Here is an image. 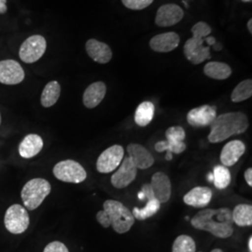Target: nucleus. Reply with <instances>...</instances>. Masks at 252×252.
<instances>
[{
	"label": "nucleus",
	"instance_id": "9b49d317",
	"mask_svg": "<svg viewBox=\"0 0 252 252\" xmlns=\"http://www.w3.org/2000/svg\"><path fill=\"white\" fill-rule=\"evenodd\" d=\"M136 175L137 168L135 167L131 158L128 156L124 158L117 168V171L111 176V184L114 186V188L124 189L135 180Z\"/></svg>",
	"mask_w": 252,
	"mask_h": 252
},
{
	"label": "nucleus",
	"instance_id": "c756f323",
	"mask_svg": "<svg viewBox=\"0 0 252 252\" xmlns=\"http://www.w3.org/2000/svg\"><path fill=\"white\" fill-rule=\"evenodd\" d=\"M196 245L194 240L186 234H181L173 243L172 252H195Z\"/></svg>",
	"mask_w": 252,
	"mask_h": 252
},
{
	"label": "nucleus",
	"instance_id": "ddd939ff",
	"mask_svg": "<svg viewBox=\"0 0 252 252\" xmlns=\"http://www.w3.org/2000/svg\"><path fill=\"white\" fill-rule=\"evenodd\" d=\"M184 17V11L179 5L165 4L157 10L155 24L160 27H173Z\"/></svg>",
	"mask_w": 252,
	"mask_h": 252
},
{
	"label": "nucleus",
	"instance_id": "bb28decb",
	"mask_svg": "<svg viewBox=\"0 0 252 252\" xmlns=\"http://www.w3.org/2000/svg\"><path fill=\"white\" fill-rule=\"evenodd\" d=\"M154 105L150 101H144L135 109V124L140 127L149 126L154 115Z\"/></svg>",
	"mask_w": 252,
	"mask_h": 252
},
{
	"label": "nucleus",
	"instance_id": "58836bf2",
	"mask_svg": "<svg viewBox=\"0 0 252 252\" xmlns=\"http://www.w3.org/2000/svg\"><path fill=\"white\" fill-rule=\"evenodd\" d=\"M248 246H249V251H250V252H252V236H250V238H249Z\"/></svg>",
	"mask_w": 252,
	"mask_h": 252
},
{
	"label": "nucleus",
	"instance_id": "c9c22d12",
	"mask_svg": "<svg viewBox=\"0 0 252 252\" xmlns=\"http://www.w3.org/2000/svg\"><path fill=\"white\" fill-rule=\"evenodd\" d=\"M7 10V0H0V14H5Z\"/></svg>",
	"mask_w": 252,
	"mask_h": 252
},
{
	"label": "nucleus",
	"instance_id": "2f4dec72",
	"mask_svg": "<svg viewBox=\"0 0 252 252\" xmlns=\"http://www.w3.org/2000/svg\"><path fill=\"white\" fill-rule=\"evenodd\" d=\"M211 27L207 25L205 22H198L193 27H191V33L192 35L204 36L207 37L211 34Z\"/></svg>",
	"mask_w": 252,
	"mask_h": 252
},
{
	"label": "nucleus",
	"instance_id": "37998d69",
	"mask_svg": "<svg viewBox=\"0 0 252 252\" xmlns=\"http://www.w3.org/2000/svg\"><path fill=\"white\" fill-rule=\"evenodd\" d=\"M211 252H223L221 250H220V249H215V250H213Z\"/></svg>",
	"mask_w": 252,
	"mask_h": 252
},
{
	"label": "nucleus",
	"instance_id": "f257e3e1",
	"mask_svg": "<svg viewBox=\"0 0 252 252\" xmlns=\"http://www.w3.org/2000/svg\"><path fill=\"white\" fill-rule=\"evenodd\" d=\"M233 223L232 210L228 207L200 210L190 220L193 228L207 231L219 238H229L233 235Z\"/></svg>",
	"mask_w": 252,
	"mask_h": 252
},
{
	"label": "nucleus",
	"instance_id": "79ce46f5",
	"mask_svg": "<svg viewBox=\"0 0 252 252\" xmlns=\"http://www.w3.org/2000/svg\"><path fill=\"white\" fill-rule=\"evenodd\" d=\"M208 180H209V181H212V180H213V176H212V174H209V175H208Z\"/></svg>",
	"mask_w": 252,
	"mask_h": 252
},
{
	"label": "nucleus",
	"instance_id": "39448f33",
	"mask_svg": "<svg viewBox=\"0 0 252 252\" xmlns=\"http://www.w3.org/2000/svg\"><path fill=\"white\" fill-rule=\"evenodd\" d=\"M54 177L68 183H81L86 180L87 173L81 163L74 160L57 162L54 167Z\"/></svg>",
	"mask_w": 252,
	"mask_h": 252
},
{
	"label": "nucleus",
	"instance_id": "393cba45",
	"mask_svg": "<svg viewBox=\"0 0 252 252\" xmlns=\"http://www.w3.org/2000/svg\"><path fill=\"white\" fill-rule=\"evenodd\" d=\"M61 94V86L59 82L52 81L46 84L44 89L42 91L40 103L44 108H51L56 104Z\"/></svg>",
	"mask_w": 252,
	"mask_h": 252
},
{
	"label": "nucleus",
	"instance_id": "72a5a7b5",
	"mask_svg": "<svg viewBox=\"0 0 252 252\" xmlns=\"http://www.w3.org/2000/svg\"><path fill=\"white\" fill-rule=\"evenodd\" d=\"M96 220L98 221L100 225L103 226L104 228H108L110 226L109 219H108V215L106 214V212L104 210H100L97 212Z\"/></svg>",
	"mask_w": 252,
	"mask_h": 252
},
{
	"label": "nucleus",
	"instance_id": "7ed1b4c3",
	"mask_svg": "<svg viewBox=\"0 0 252 252\" xmlns=\"http://www.w3.org/2000/svg\"><path fill=\"white\" fill-rule=\"evenodd\" d=\"M103 207L109 219L110 226L117 234H126L131 230L135 223V218L132 211L123 203L116 200H107Z\"/></svg>",
	"mask_w": 252,
	"mask_h": 252
},
{
	"label": "nucleus",
	"instance_id": "b1692460",
	"mask_svg": "<svg viewBox=\"0 0 252 252\" xmlns=\"http://www.w3.org/2000/svg\"><path fill=\"white\" fill-rule=\"evenodd\" d=\"M204 73L208 78L218 81H223L232 75V68L225 63L209 62L205 65Z\"/></svg>",
	"mask_w": 252,
	"mask_h": 252
},
{
	"label": "nucleus",
	"instance_id": "5701e85b",
	"mask_svg": "<svg viewBox=\"0 0 252 252\" xmlns=\"http://www.w3.org/2000/svg\"><path fill=\"white\" fill-rule=\"evenodd\" d=\"M43 148L41 136L36 134L27 135L19 145V153L25 159H30L36 156Z\"/></svg>",
	"mask_w": 252,
	"mask_h": 252
},
{
	"label": "nucleus",
	"instance_id": "cd10ccee",
	"mask_svg": "<svg viewBox=\"0 0 252 252\" xmlns=\"http://www.w3.org/2000/svg\"><path fill=\"white\" fill-rule=\"evenodd\" d=\"M213 183L217 189H226L231 183V173L224 165H216L213 169Z\"/></svg>",
	"mask_w": 252,
	"mask_h": 252
},
{
	"label": "nucleus",
	"instance_id": "2eb2a0df",
	"mask_svg": "<svg viewBox=\"0 0 252 252\" xmlns=\"http://www.w3.org/2000/svg\"><path fill=\"white\" fill-rule=\"evenodd\" d=\"M216 117V107L204 105L189 110L187 114V122L192 127H206L211 126Z\"/></svg>",
	"mask_w": 252,
	"mask_h": 252
},
{
	"label": "nucleus",
	"instance_id": "f03ea898",
	"mask_svg": "<svg viewBox=\"0 0 252 252\" xmlns=\"http://www.w3.org/2000/svg\"><path fill=\"white\" fill-rule=\"evenodd\" d=\"M250 126L249 119L242 112H227L217 116L210 126L208 141L210 143L222 142L232 135L245 133Z\"/></svg>",
	"mask_w": 252,
	"mask_h": 252
},
{
	"label": "nucleus",
	"instance_id": "423d86ee",
	"mask_svg": "<svg viewBox=\"0 0 252 252\" xmlns=\"http://www.w3.org/2000/svg\"><path fill=\"white\" fill-rule=\"evenodd\" d=\"M30 223V219L25 207L15 204L9 207L4 217V224L10 234L25 233Z\"/></svg>",
	"mask_w": 252,
	"mask_h": 252
},
{
	"label": "nucleus",
	"instance_id": "f704fd0d",
	"mask_svg": "<svg viewBox=\"0 0 252 252\" xmlns=\"http://www.w3.org/2000/svg\"><path fill=\"white\" fill-rule=\"evenodd\" d=\"M245 180L250 187H252V168L250 167L245 171Z\"/></svg>",
	"mask_w": 252,
	"mask_h": 252
},
{
	"label": "nucleus",
	"instance_id": "1a4fd4ad",
	"mask_svg": "<svg viewBox=\"0 0 252 252\" xmlns=\"http://www.w3.org/2000/svg\"><path fill=\"white\" fill-rule=\"evenodd\" d=\"M125 150L121 145H113L101 153L96 161V169L102 174L116 170L124 160Z\"/></svg>",
	"mask_w": 252,
	"mask_h": 252
},
{
	"label": "nucleus",
	"instance_id": "aec40b11",
	"mask_svg": "<svg viewBox=\"0 0 252 252\" xmlns=\"http://www.w3.org/2000/svg\"><path fill=\"white\" fill-rule=\"evenodd\" d=\"M246 146L241 140H233L224 145L220 153V162L226 167L233 166L243 156Z\"/></svg>",
	"mask_w": 252,
	"mask_h": 252
},
{
	"label": "nucleus",
	"instance_id": "a18cd8bd",
	"mask_svg": "<svg viewBox=\"0 0 252 252\" xmlns=\"http://www.w3.org/2000/svg\"><path fill=\"white\" fill-rule=\"evenodd\" d=\"M242 2H245V3H249V2H252V0H241Z\"/></svg>",
	"mask_w": 252,
	"mask_h": 252
},
{
	"label": "nucleus",
	"instance_id": "412c9836",
	"mask_svg": "<svg viewBox=\"0 0 252 252\" xmlns=\"http://www.w3.org/2000/svg\"><path fill=\"white\" fill-rule=\"evenodd\" d=\"M212 199V190L208 187H194L188 191L183 201L186 205L190 207L204 208L209 205Z\"/></svg>",
	"mask_w": 252,
	"mask_h": 252
},
{
	"label": "nucleus",
	"instance_id": "0eeeda50",
	"mask_svg": "<svg viewBox=\"0 0 252 252\" xmlns=\"http://www.w3.org/2000/svg\"><path fill=\"white\" fill-rule=\"evenodd\" d=\"M47 49V41L44 36L34 35L29 36L23 42L19 50V56L23 62L33 63L38 61Z\"/></svg>",
	"mask_w": 252,
	"mask_h": 252
},
{
	"label": "nucleus",
	"instance_id": "e433bc0d",
	"mask_svg": "<svg viewBox=\"0 0 252 252\" xmlns=\"http://www.w3.org/2000/svg\"><path fill=\"white\" fill-rule=\"evenodd\" d=\"M205 42H207L208 46H213L214 44H216V38L214 36H207L205 38Z\"/></svg>",
	"mask_w": 252,
	"mask_h": 252
},
{
	"label": "nucleus",
	"instance_id": "f3484780",
	"mask_svg": "<svg viewBox=\"0 0 252 252\" xmlns=\"http://www.w3.org/2000/svg\"><path fill=\"white\" fill-rule=\"evenodd\" d=\"M180 36L176 32H166L153 36L150 47L157 53H169L180 45Z\"/></svg>",
	"mask_w": 252,
	"mask_h": 252
},
{
	"label": "nucleus",
	"instance_id": "a19ab883",
	"mask_svg": "<svg viewBox=\"0 0 252 252\" xmlns=\"http://www.w3.org/2000/svg\"><path fill=\"white\" fill-rule=\"evenodd\" d=\"M165 158H166V160H167V161H171L172 153H166V156H165Z\"/></svg>",
	"mask_w": 252,
	"mask_h": 252
},
{
	"label": "nucleus",
	"instance_id": "20e7f679",
	"mask_svg": "<svg viewBox=\"0 0 252 252\" xmlns=\"http://www.w3.org/2000/svg\"><path fill=\"white\" fill-rule=\"evenodd\" d=\"M52 186L44 179H33L29 180L23 187L21 197L25 207L28 210H35L39 207L46 197L50 194Z\"/></svg>",
	"mask_w": 252,
	"mask_h": 252
},
{
	"label": "nucleus",
	"instance_id": "f8f14e48",
	"mask_svg": "<svg viewBox=\"0 0 252 252\" xmlns=\"http://www.w3.org/2000/svg\"><path fill=\"white\" fill-rule=\"evenodd\" d=\"M26 74L23 66L15 60L0 61V83L16 85L25 80Z\"/></svg>",
	"mask_w": 252,
	"mask_h": 252
},
{
	"label": "nucleus",
	"instance_id": "c03bdc74",
	"mask_svg": "<svg viewBox=\"0 0 252 252\" xmlns=\"http://www.w3.org/2000/svg\"><path fill=\"white\" fill-rule=\"evenodd\" d=\"M183 4L185 5V7H186V8H189V5H188V3H187L186 1H183Z\"/></svg>",
	"mask_w": 252,
	"mask_h": 252
},
{
	"label": "nucleus",
	"instance_id": "4c0bfd02",
	"mask_svg": "<svg viewBox=\"0 0 252 252\" xmlns=\"http://www.w3.org/2000/svg\"><path fill=\"white\" fill-rule=\"evenodd\" d=\"M248 29H249V32L252 34V20L250 19L249 22H248Z\"/></svg>",
	"mask_w": 252,
	"mask_h": 252
},
{
	"label": "nucleus",
	"instance_id": "a211bd4d",
	"mask_svg": "<svg viewBox=\"0 0 252 252\" xmlns=\"http://www.w3.org/2000/svg\"><path fill=\"white\" fill-rule=\"evenodd\" d=\"M127 152L137 169H148L154 163L152 153L141 145L131 143L127 146Z\"/></svg>",
	"mask_w": 252,
	"mask_h": 252
},
{
	"label": "nucleus",
	"instance_id": "9d476101",
	"mask_svg": "<svg viewBox=\"0 0 252 252\" xmlns=\"http://www.w3.org/2000/svg\"><path fill=\"white\" fill-rule=\"evenodd\" d=\"M204 36L193 35L184 44L185 57L193 64H199L210 58V48L209 46H204Z\"/></svg>",
	"mask_w": 252,
	"mask_h": 252
},
{
	"label": "nucleus",
	"instance_id": "c85d7f7f",
	"mask_svg": "<svg viewBox=\"0 0 252 252\" xmlns=\"http://www.w3.org/2000/svg\"><path fill=\"white\" fill-rule=\"evenodd\" d=\"M252 95V81L251 79L245 80L237 84L234 88L232 94L231 100L234 103H240L245 100L251 98Z\"/></svg>",
	"mask_w": 252,
	"mask_h": 252
},
{
	"label": "nucleus",
	"instance_id": "ea45409f",
	"mask_svg": "<svg viewBox=\"0 0 252 252\" xmlns=\"http://www.w3.org/2000/svg\"><path fill=\"white\" fill-rule=\"evenodd\" d=\"M213 47H214V50H215V51H220V50L222 49V46H221V44H219V45L214 44Z\"/></svg>",
	"mask_w": 252,
	"mask_h": 252
},
{
	"label": "nucleus",
	"instance_id": "4be33fe9",
	"mask_svg": "<svg viewBox=\"0 0 252 252\" xmlns=\"http://www.w3.org/2000/svg\"><path fill=\"white\" fill-rule=\"evenodd\" d=\"M107 86L103 81H96L90 84L84 91L82 101L87 108H96L105 98Z\"/></svg>",
	"mask_w": 252,
	"mask_h": 252
},
{
	"label": "nucleus",
	"instance_id": "49530a36",
	"mask_svg": "<svg viewBox=\"0 0 252 252\" xmlns=\"http://www.w3.org/2000/svg\"><path fill=\"white\" fill-rule=\"evenodd\" d=\"M0 125H1V114H0Z\"/></svg>",
	"mask_w": 252,
	"mask_h": 252
},
{
	"label": "nucleus",
	"instance_id": "6e6552de",
	"mask_svg": "<svg viewBox=\"0 0 252 252\" xmlns=\"http://www.w3.org/2000/svg\"><path fill=\"white\" fill-rule=\"evenodd\" d=\"M166 140L157 142L154 148L158 153H171L180 154L186 150V144L183 140L186 137V133L181 126H171L165 132Z\"/></svg>",
	"mask_w": 252,
	"mask_h": 252
},
{
	"label": "nucleus",
	"instance_id": "7c9ffc66",
	"mask_svg": "<svg viewBox=\"0 0 252 252\" xmlns=\"http://www.w3.org/2000/svg\"><path fill=\"white\" fill-rule=\"evenodd\" d=\"M154 0H122L127 9L141 10L152 5Z\"/></svg>",
	"mask_w": 252,
	"mask_h": 252
},
{
	"label": "nucleus",
	"instance_id": "6ab92c4d",
	"mask_svg": "<svg viewBox=\"0 0 252 252\" xmlns=\"http://www.w3.org/2000/svg\"><path fill=\"white\" fill-rule=\"evenodd\" d=\"M86 52L94 62L108 63L112 59V51L110 47L95 38H90L85 44Z\"/></svg>",
	"mask_w": 252,
	"mask_h": 252
},
{
	"label": "nucleus",
	"instance_id": "a878e982",
	"mask_svg": "<svg viewBox=\"0 0 252 252\" xmlns=\"http://www.w3.org/2000/svg\"><path fill=\"white\" fill-rule=\"evenodd\" d=\"M232 218L234 223L239 227L252 225V206L249 204H240L232 210Z\"/></svg>",
	"mask_w": 252,
	"mask_h": 252
},
{
	"label": "nucleus",
	"instance_id": "473e14b6",
	"mask_svg": "<svg viewBox=\"0 0 252 252\" xmlns=\"http://www.w3.org/2000/svg\"><path fill=\"white\" fill-rule=\"evenodd\" d=\"M43 252H69V251L62 242L54 241L46 246Z\"/></svg>",
	"mask_w": 252,
	"mask_h": 252
},
{
	"label": "nucleus",
	"instance_id": "4468645a",
	"mask_svg": "<svg viewBox=\"0 0 252 252\" xmlns=\"http://www.w3.org/2000/svg\"><path fill=\"white\" fill-rule=\"evenodd\" d=\"M141 192L143 193L145 198H147V205L143 208L135 207L132 211V214L135 220H145L151 217L154 216L161 208V203L155 198L153 189L150 184H144L142 186Z\"/></svg>",
	"mask_w": 252,
	"mask_h": 252
},
{
	"label": "nucleus",
	"instance_id": "dca6fc26",
	"mask_svg": "<svg viewBox=\"0 0 252 252\" xmlns=\"http://www.w3.org/2000/svg\"><path fill=\"white\" fill-rule=\"evenodd\" d=\"M153 194L161 204L166 203L171 197L172 185L170 179L162 172L155 173L150 183Z\"/></svg>",
	"mask_w": 252,
	"mask_h": 252
}]
</instances>
